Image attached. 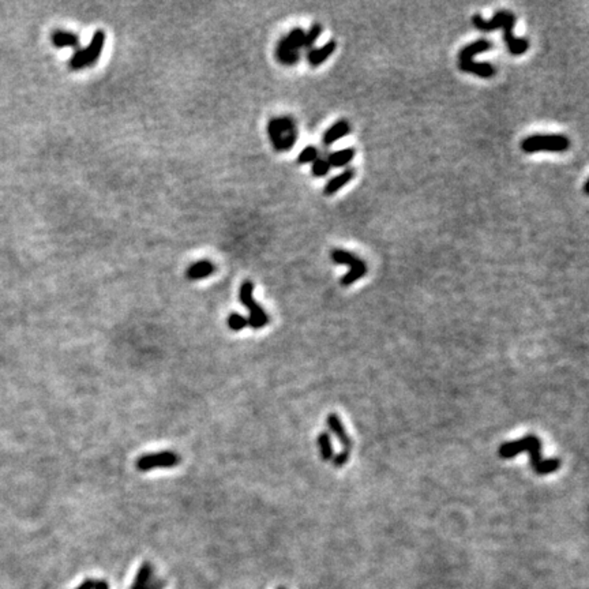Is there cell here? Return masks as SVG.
I'll list each match as a JSON object with an SVG mask.
<instances>
[{
	"label": "cell",
	"mask_w": 589,
	"mask_h": 589,
	"mask_svg": "<svg viewBox=\"0 0 589 589\" xmlns=\"http://www.w3.org/2000/svg\"><path fill=\"white\" fill-rule=\"evenodd\" d=\"M516 22H517L516 15L508 10L496 11L491 19H485L480 14H475L472 17L473 26L480 32H492L496 29H502L503 40L508 45L509 52L513 56H520L529 49V41L526 38H520L515 36Z\"/></svg>",
	"instance_id": "obj_1"
},
{
	"label": "cell",
	"mask_w": 589,
	"mask_h": 589,
	"mask_svg": "<svg viewBox=\"0 0 589 589\" xmlns=\"http://www.w3.org/2000/svg\"><path fill=\"white\" fill-rule=\"evenodd\" d=\"M528 452L529 453V460H531V465L533 468V471L536 472L542 464V441L536 437V435H526L519 441H512V442H506L503 445H501L499 448V457L513 458L519 456L520 453Z\"/></svg>",
	"instance_id": "obj_2"
},
{
	"label": "cell",
	"mask_w": 589,
	"mask_h": 589,
	"mask_svg": "<svg viewBox=\"0 0 589 589\" xmlns=\"http://www.w3.org/2000/svg\"><path fill=\"white\" fill-rule=\"evenodd\" d=\"M570 148V139L562 134H549V135H531L521 142V150L526 155H533L537 152H554L562 153Z\"/></svg>",
	"instance_id": "obj_3"
},
{
	"label": "cell",
	"mask_w": 589,
	"mask_h": 589,
	"mask_svg": "<svg viewBox=\"0 0 589 589\" xmlns=\"http://www.w3.org/2000/svg\"><path fill=\"white\" fill-rule=\"evenodd\" d=\"M239 300L249 311V318H247L249 327H251V329H254V330H260L269 324L267 313L262 308L260 303L254 299V283L253 281H250V280L243 281V284L240 285V290H239Z\"/></svg>",
	"instance_id": "obj_4"
},
{
	"label": "cell",
	"mask_w": 589,
	"mask_h": 589,
	"mask_svg": "<svg viewBox=\"0 0 589 589\" xmlns=\"http://www.w3.org/2000/svg\"><path fill=\"white\" fill-rule=\"evenodd\" d=\"M330 258L336 265H345L350 267L348 273L341 278L343 287L352 285L355 281L363 278L367 273V265L364 263V261L347 250L334 249L330 253Z\"/></svg>",
	"instance_id": "obj_5"
},
{
	"label": "cell",
	"mask_w": 589,
	"mask_h": 589,
	"mask_svg": "<svg viewBox=\"0 0 589 589\" xmlns=\"http://www.w3.org/2000/svg\"><path fill=\"white\" fill-rule=\"evenodd\" d=\"M104 42H105V33L97 31L86 48L77 49L74 52L68 63L70 68L77 71V70H82V68L95 65L101 56V52L104 49Z\"/></svg>",
	"instance_id": "obj_6"
},
{
	"label": "cell",
	"mask_w": 589,
	"mask_h": 589,
	"mask_svg": "<svg viewBox=\"0 0 589 589\" xmlns=\"http://www.w3.org/2000/svg\"><path fill=\"white\" fill-rule=\"evenodd\" d=\"M182 458L176 452L164 450L157 453L143 455L135 461V468L139 472H149L157 468H173L180 464Z\"/></svg>",
	"instance_id": "obj_7"
},
{
	"label": "cell",
	"mask_w": 589,
	"mask_h": 589,
	"mask_svg": "<svg viewBox=\"0 0 589 589\" xmlns=\"http://www.w3.org/2000/svg\"><path fill=\"white\" fill-rule=\"evenodd\" d=\"M163 583L159 580V577L155 573V569L150 563L145 562L141 565L135 581L131 589H162Z\"/></svg>",
	"instance_id": "obj_8"
},
{
	"label": "cell",
	"mask_w": 589,
	"mask_h": 589,
	"mask_svg": "<svg viewBox=\"0 0 589 589\" xmlns=\"http://www.w3.org/2000/svg\"><path fill=\"white\" fill-rule=\"evenodd\" d=\"M276 119V125L278 127V131L281 134V141H283V150H291L297 141V131H296V125L294 120L291 116H280V118H274Z\"/></svg>",
	"instance_id": "obj_9"
},
{
	"label": "cell",
	"mask_w": 589,
	"mask_h": 589,
	"mask_svg": "<svg viewBox=\"0 0 589 589\" xmlns=\"http://www.w3.org/2000/svg\"><path fill=\"white\" fill-rule=\"evenodd\" d=\"M458 68L462 72H469V74H473V75H476L479 78H483V79L492 78L495 75V72H496L495 68H494V65H490V63H486V62L479 63V62H475L473 59L472 61H465V62H458Z\"/></svg>",
	"instance_id": "obj_10"
},
{
	"label": "cell",
	"mask_w": 589,
	"mask_h": 589,
	"mask_svg": "<svg viewBox=\"0 0 589 589\" xmlns=\"http://www.w3.org/2000/svg\"><path fill=\"white\" fill-rule=\"evenodd\" d=\"M327 425L330 431L336 435V438L340 441V443L344 446L345 450H351L352 446V441L350 438V435L345 431V427L343 425L341 419L338 418V415L336 414H330L327 418Z\"/></svg>",
	"instance_id": "obj_11"
},
{
	"label": "cell",
	"mask_w": 589,
	"mask_h": 589,
	"mask_svg": "<svg viewBox=\"0 0 589 589\" xmlns=\"http://www.w3.org/2000/svg\"><path fill=\"white\" fill-rule=\"evenodd\" d=\"M491 48H492V42L489 41V40H486V38L476 40V41H473V42H471V44L465 45V47L460 51V54H458V62L472 61L475 55H479V54L487 52V51H490Z\"/></svg>",
	"instance_id": "obj_12"
},
{
	"label": "cell",
	"mask_w": 589,
	"mask_h": 589,
	"mask_svg": "<svg viewBox=\"0 0 589 589\" xmlns=\"http://www.w3.org/2000/svg\"><path fill=\"white\" fill-rule=\"evenodd\" d=\"M336 47H337L336 41L330 40L329 42H327L322 47H320V48H311L307 54L308 63L313 67H318V65H322L327 59H329L333 55V52L336 51Z\"/></svg>",
	"instance_id": "obj_13"
},
{
	"label": "cell",
	"mask_w": 589,
	"mask_h": 589,
	"mask_svg": "<svg viewBox=\"0 0 589 589\" xmlns=\"http://www.w3.org/2000/svg\"><path fill=\"white\" fill-rule=\"evenodd\" d=\"M350 132H351V125L348 123V120L341 119V120L336 122L331 127H329L325 131L324 138H322V142H324L325 146H331L334 142H337L338 139L347 136Z\"/></svg>",
	"instance_id": "obj_14"
},
{
	"label": "cell",
	"mask_w": 589,
	"mask_h": 589,
	"mask_svg": "<svg viewBox=\"0 0 589 589\" xmlns=\"http://www.w3.org/2000/svg\"><path fill=\"white\" fill-rule=\"evenodd\" d=\"M216 270V266L207 260H202V261L196 262L193 265H190L186 270V277L191 281H196V280H202L206 277H210Z\"/></svg>",
	"instance_id": "obj_15"
},
{
	"label": "cell",
	"mask_w": 589,
	"mask_h": 589,
	"mask_svg": "<svg viewBox=\"0 0 589 589\" xmlns=\"http://www.w3.org/2000/svg\"><path fill=\"white\" fill-rule=\"evenodd\" d=\"M355 178V169H352V168H348V169H345L344 172H341L340 175H337V176H334V178H331L329 182L327 183V186H325V189H324V194L325 196H333V194H336L337 191H340L344 186H347L352 179Z\"/></svg>",
	"instance_id": "obj_16"
},
{
	"label": "cell",
	"mask_w": 589,
	"mask_h": 589,
	"mask_svg": "<svg viewBox=\"0 0 589 589\" xmlns=\"http://www.w3.org/2000/svg\"><path fill=\"white\" fill-rule=\"evenodd\" d=\"M51 41L56 48H77L79 45V37L72 32L55 31L51 36Z\"/></svg>",
	"instance_id": "obj_17"
},
{
	"label": "cell",
	"mask_w": 589,
	"mask_h": 589,
	"mask_svg": "<svg viewBox=\"0 0 589 589\" xmlns=\"http://www.w3.org/2000/svg\"><path fill=\"white\" fill-rule=\"evenodd\" d=\"M355 159V149L348 148V149H343V150H337L330 153L327 157V163L330 165V168H341L345 166L347 164L351 163Z\"/></svg>",
	"instance_id": "obj_18"
},
{
	"label": "cell",
	"mask_w": 589,
	"mask_h": 589,
	"mask_svg": "<svg viewBox=\"0 0 589 589\" xmlns=\"http://www.w3.org/2000/svg\"><path fill=\"white\" fill-rule=\"evenodd\" d=\"M276 58L283 65H294L300 61V52L287 48L281 41H278L276 48Z\"/></svg>",
	"instance_id": "obj_19"
},
{
	"label": "cell",
	"mask_w": 589,
	"mask_h": 589,
	"mask_svg": "<svg viewBox=\"0 0 589 589\" xmlns=\"http://www.w3.org/2000/svg\"><path fill=\"white\" fill-rule=\"evenodd\" d=\"M303 37H304V31L300 28H296L288 33L285 37H283L280 41L292 51H300L303 44Z\"/></svg>",
	"instance_id": "obj_20"
},
{
	"label": "cell",
	"mask_w": 589,
	"mask_h": 589,
	"mask_svg": "<svg viewBox=\"0 0 589 589\" xmlns=\"http://www.w3.org/2000/svg\"><path fill=\"white\" fill-rule=\"evenodd\" d=\"M318 445H320V452H321L322 460L324 461H331L334 453H333V445H331V439H330L329 432L324 431L318 435Z\"/></svg>",
	"instance_id": "obj_21"
},
{
	"label": "cell",
	"mask_w": 589,
	"mask_h": 589,
	"mask_svg": "<svg viewBox=\"0 0 589 589\" xmlns=\"http://www.w3.org/2000/svg\"><path fill=\"white\" fill-rule=\"evenodd\" d=\"M322 33V25L315 22L308 32H304V37H303V44L301 48L304 49H311V47L317 42V40L321 37Z\"/></svg>",
	"instance_id": "obj_22"
},
{
	"label": "cell",
	"mask_w": 589,
	"mask_h": 589,
	"mask_svg": "<svg viewBox=\"0 0 589 589\" xmlns=\"http://www.w3.org/2000/svg\"><path fill=\"white\" fill-rule=\"evenodd\" d=\"M320 157V152L315 146H306L297 156V163L310 164L314 163Z\"/></svg>",
	"instance_id": "obj_23"
},
{
	"label": "cell",
	"mask_w": 589,
	"mask_h": 589,
	"mask_svg": "<svg viewBox=\"0 0 589 589\" xmlns=\"http://www.w3.org/2000/svg\"><path fill=\"white\" fill-rule=\"evenodd\" d=\"M227 325H228L229 329L230 330H233V331H240V330H243L244 327H249V324H247V318L246 317H243L242 314H239V313H230L228 315V318H227Z\"/></svg>",
	"instance_id": "obj_24"
},
{
	"label": "cell",
	"mask_w": 589,
	"mask_h": 589,
	"mask_svg": "<svg viewBox=\"0 0 589 589\" xmlns=\"http://www.w3.org/2000/svg\"><path fill=\"white\" fill-rule=\"evenodd\" d=\"M330 171V165L327 163V157H318L311 166V173L314 178H324Z\"/></svg>",
	"instance_id": "obj_25"
},
{
	"label": "cell",
	"mask_w": 589,
	"mask_h": 589,
	"mask_svg": "<svg viewBox=\"0 0 589 589\" xmlns=\"http://www.w3.org/2000/svg\"><path fill=\"white\" fill-rule=\"evenodd\" d=\"M560 466V460L559 458H549V460H543L539 469L536 471L537 475H549L553 473L559 469Z\"/></svg>",
	"instance_id": "obj_26"
},
{
	"label": "cell",
	"mask_w": 589,
	"mask_h": 589,
	"mask_svg": "<svg viewBox=\"0 0 589 589\" xmlns=\"http://www.w3.org/2000/svg\"><path fill=\"white\" fill-rule=\"evenodd\" d=\"M350 456H351V450H345V449H343L341 452H338L336 456H333V458H331L333 465H334L336 468H340V466L345 465V464L348 462V460H350Z\"/></svg>",
	"instance_id": "obj_27"
},
{
	"label": "cell",
	"mask_w": 589,
	"mask_h": 589,
	"mask_svg": "<svg viewBox=\"0 0 589 589\" xmlns=\"http://www.w3.org/2000/svg\"><path fill=\"white\" fill-rule=\"evenodd\" d=\"M93 589H109L108 588V584L105 583V581H96L95 583V588Z\"/></svg>",
	"instance_id": "obj_28"
},
{
	"label": "cell",
	"mask_w": 589,
	"mask_h": 589,
	"mask_svg": "<svg viewBox=\"0 0 589 589\" xmlns=\"http://www.w3.org/2000/svg\"><path fill=\"white\" fill-rule=\"evenodd\" d=\"M588 186H589V179L586 180V184H584V193H586V196H588Z\"/></svg>",
	"instance_id": "obj_29"
}]
</instances>
